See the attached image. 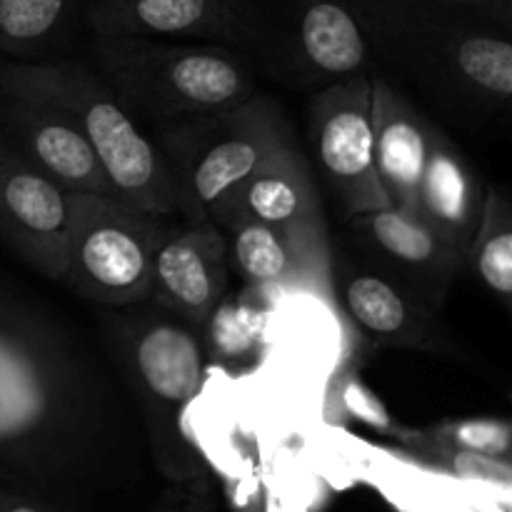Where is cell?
<instances>
[{
  "mask_svg": "<svg viewBox=\"0 0 512 512\" xmlns=\"http://www.w3.org/2000/svg\"><path fill=\"white\" fill-rule=\"evenodd\" d=\"M145 460L115 368L68 315L0 268V480L83 512L133 485Z\"/></svg>",
  "mask_w": 512,
  "mask_h": 512,
  "instance_id": "cell-1",
  "label": "cell"
},
{
  "mask_svg": "<svg viewBox=\"0 0 512 512\" xmlns=\"http://www.w3.org/2000/svg\"><path fill=\"white\" fill-rule=\"evenodd\" d=\"M370 55L458 118H493L512 98L510 33L430 0H348Z\"/></svg>",
  "mask_w": 512,
  "mask_h": 512,
  "instance_id": "cell-2",
  "label": "cell"
},
{
  "mask_svg": "<svg viewBox=\"0 0 512 512\" xmlns=\"http://www.w3.org/2000/svg\"><path fill=\"white\" fill-rule=\"evenodd\" d=\"M103 320L115 373L143 428L150 463L170 483L203 478L205 460L188 428V410L205 380L200 335L168 310H128Z\"/></svg>",
  "mask_w": 512,
  "mask_h": 512,
  "instance_id": "cell-3",
  "label": "cell"
},
{
  "mask_svg": "<svg viewBox=\"0 0 512 512\" xmlns=\"http://www.w3.org/2000/svg\"><path fill=\"white\" fill-rule=\"evenodd\" d=\"M0 93L45 100L73 118L113 185L115 198L155 218H175L173 195L153 140L110 85L80 60L13 63L0 58Z\"/></svg>",
  "mask_w": 512,
  "mask_h": 512,
  "instance_id": "cell-4",
  "label": "cell"
},
{
  "mask_svg": "<svg viewBox=\"0 0 512 512\" xmlns=\"http://www.w3.org/2000/svg\"><path fill=\"white\" fill-rule=\"evenodd\" d=\"M93 53L100 78L135 123H175L258 93L250 63L228 45L93 35Z\"/></svg>",
  "mask_w": 512,
  "mask_h": 512,
  "instance_id": "cell-5",
  "label": "cell"
},
{
  "mask_svg": "<svg viewBox=\"0 0 512 512\" xmlns=\"http://www.w3.org/2000/svg\"><path fill=\"white\" fill-rule=\"evenodd\" d=\"M148 138L163 160L175 218L188 225L205 223L228 190L298 145L280 105L263 93L233 108L153 125Z\"/></svg>",
  "mask_w": 512,
  "mask_h": 512,
  "instance_id": "cell-6",
  "label": "cell"
},
{
  "mask_svg": "<svg viewBox=\"0 0 512 512\" xmlns=\"http://www.w3.org/2000/svg\"><path fill=\"white\" fill-rule=\"evenodd\" d=\"M233 50L250 68L298 90H320L373 68L348 0H220Z\"/></svg>",
  "mask_w": 512,
  "mask_h": 512,
  "instance_id": "cell-7",
  "label": "cell"
},
{
  "mask_svg": "<svg viewBox=\"0 0 512 512\" xmlns=\"http://www.w3.org/2000/svg\"><path fill=\"white\" fill-rule=\"evenodd\" d=\"M165 223L168 218H155L118 198L73 193V225L60 285L85 303L108 310L145 303Z\"/></svg>",
  "mask_w": 512,
  "mask_h": 512,
  "instance_id": "cell-8",
  "label": "cell"
},
{
  "mask_svg": "<svg viewBox=\"0 0 512 512\" xmlns=\"http://www.w3.org/2000/svg\"><path fill=\"white\" fill-rule=\"evenodd\" d=\"M313 168L333 195L340 218L388 210L373 160L370 70L315 90L308 100Z\"/></svg>",
  "mask_w": 512,
  "mask_h": 512,
  "instance_id": "cell-9",
  "label": "cell"
},
{
  "mask_svg": "<svg viewBox=\"0 0 512 512\" xmlns=\"http://www.w3.org/2000/svg\"><path fill=\"white\" fill-rule=\"evenodd\" d=\"M73 193L33 168L0 135V245L43 278L65 273Z\"/></svg>",
  "mask_w": 512,
  "mask_h": 512,
  "instance_id": "cell-10",
  "label": "cell"
},
{
  "mask_svg": "<svg viewBox=\"0 0 512 512\" xmlns=\"http://www.w3.org/2000/svg\"><path fill=\"white\" fill-rule=\"evenodd\" d=\"M348 238L360 263L435 310L468 268V260L415 213L388 208L358 215L348 220Z\"/></svg>",
  "mask_w": 512,
  "mask_h": 512,
  "instance_id": "cell-11",
  "label": "cell"
},
{
  "mask_svg": "<svg viewBox=\"0 0 512 512\" xmlns=\"http://www.w3.org/2000/svg\"><path fill=\"white\" fill-rule=\"evenodd\" d=\"M225 233L215 223H165L153 255V305L198 328L230 288Z\"/></svg>",
  "mask_w": 512,
  "mask_h": 512,
  "instance_id": "cell-12",
  "label": "cell"
},
{
  "mask_svg": "<svg viewBox=\"0 0 512 512\" xmlns=\"http://www.w3.org/2000/svg\"><path fill=\"white\" fill-rule=\"evenodd\" d=\"M0 135L58 188L115 198L93 145L55 105L30 95L0 93Z\"/></svg>",
  "mask_w": 512,
  "mask_h": 512,
  "instance_id": "cell-13",
  "label": "cell"
},
{
  "mask_svg": "<svg viewBox=\"0 0 512 512\" xmlns=\"http://www.w3.org/2000/svg\"><path fill=\"white\" fill-rule=\"evenodd\" d=\"M218 228L233 223H258L330 245L323 203L308 158L298 145L275 155L270 163L235 185L208 215Z\"/></svg>",
  "mask_w": 512,
  "mask_h": 512,
  "instance_id": "cell-14",
  "label": "cell"
},
{
  "mask_svg": "<svg viewBox=\"0 0 512 512\" xmlns=\"http://www.w3.org/2000/svg\"><path fill=\"white\" fill-rule=\"evenodd\" d=\"M370 85L373 160L380 190L393 210L415 213L418 185L428 163L435 125L380 70L370 68Z\"/></svg>",
  "mask_w": 512,
  "mask_h": 512,
  "instance_id": "cell-15",
  "label": "cell"
},
{
  "mask_svg": "<svg viewBox=\"0 0 512 512\" xmlns=\"http://www.w3.org/2000/svg\"><path fill=\"white\" fill-rule=\"evenodd\" d=\"M330 288L338 290L353 323L375 345L438 348L440 330L435 308L410 295L385 275L375 273L360 260H340L335 275L330 278Z\"/></svg>",
  "mask_w": 512,
  "mask_h": 512,
  "instance_id": "cell-16",
  "label": "cell"
},
{
  "mask_svg": "<svg viewBox=\"0 0 512 512\" xmlns=\"http://www.w3.org/2000/svg\"><path fill=\"white\" fill-rule=\"evenodd\" d=\"M220 230L228 243L230 270L243 280V285L270 293L330 290V245L258 223H233Z\"/></svg>",
  "mask_w": 512,
  "mask_h": 512,
  "instance_id": "cell-17",
  "label": "cell"
},
{
  "mask_svg": "<svg viewBox=\"0 0 512 512\" xmlns=\"http://www.w3.org/2000/svg\"><path fill=\"white\" fill-rule=\"evenodd\" d=\"M80 18L98 38H198L233 48L220 0H80Z\"/></svg>",
  "mask_w": 512,
  "mask_h": 512,
  "instance_id": "cell-18",
  "label": "cell"
},
{
  "mask_svg": "<svg viewBox=\"0 0 512 512\" xmlns=\"http://www.w3.org/2000/svg\"><path fill=\"white\" fill-rule=\"evenodd\" d=\"M483 203L485 185L478 170L443 130L433 128L428 163L418 185L415 215L468 260Z\"/></svg>",
  "mask_w": 512,
  "mask_h": 512,
  "instance_id": "cell-19",
  "label": "cell"
},
{
  "mask_svg": "<svg viewBox=\"0 0 512 512\" xmlns=\"http://www.w3.org/2000/svg\"><path fill=\"white\" fill-rule=\"evenodd\" d=\"M80 0H0V58L50 63L73 40Z\"/></svg>",
  "mask_w": 512,
  "mask_h": 512,
  "instance_id": "cell-20",
  "label": "cell"
},
{
  "mask_svg": "<svg viewBox=\"0 0 512 512\" xmlns=\"http://www.w3.org/2000/svg\"><path fill=\"white\" fill-rule=\"evenodd\" d=\"M278 295L250 285H243V290L235 295L225 293V298L200 325L203 353L218 363H248L258 358L273 335Z\"/></svg>",
  "mask_w": 512,
  "mask_h": 512,
  "instance_id": "cell-21",
  "label": "cell"
},
{
  "mask_svg": "<svg viewBox=\"0 0 512 512\" xmlns=\"http://www.w3.org/2000/svg\"><path fill=\"white\" fill-rule=\"evenodd\" d=\"M468 268L503 303L512 298V208L500 185L485 188L483 215L468 253Z\"/></svg>",
  "mask_w": 512,
  "mask_h": 512,
  "instance_id": "cell-22",
  "label": "cell"
},
{
  "mask_svg": "<svg viewBox=\"0 0 512 512\" xmlns=\"http://www.w3.org/2000/svg\"><path fill=\"white\" fill-rule=\"evenodd\" d=\"M455 440L465 445V453L483 455V458H500L510 453V435L505 425L498 423H468L455 428Z\"/></svg>",
  "mask_w": 512,
  "mask_h": 512,
  "instance_id": "cell-23",
  "label": "cell"
},
{
  "mask_svg": "<svg viewBox=\"0 0 512 512\" xmlns=\"http://www.w3.org/2000/svg\"><path fill=\"white\" fill-rule=\"evenodd\" d=\"M512 35V0H430Z\"/></svg>",
  "mask_w": 512,
  "mask_h": 512,
  "instance_id": "cell-24",
  "label": "cell"
},
{
  "mask_svg": "<svg viewBox=\"0 0 512 512\" xmlns=\"http://www.w3.org/2000/svg\"><path fill=\"white\" fill-rule=\"evenodd\" d=\"M0 512H68L60 505L50 503L35 490L0 480Z\"/></svg>",
  "mask_w": 512,
  "mask_h": 512,
  "instance_id": "cell-25",
  "label": "cell"
},
{
  "mask_svg": "<svg viewBox=\"0 0 512 512\" xmlns=\"http://www.w3.org/2000/svg\"><path fill=\"white\" fill-rule=\"evenodd\" d=\"M175 500H165L158 512H210L203 500H193V495H173Z\"/></svg>",
  "mask_w": 512,
  "mask_h": 512,
  "instance_id": "cell-26",
  "label": "cell"
}]
</instances>
